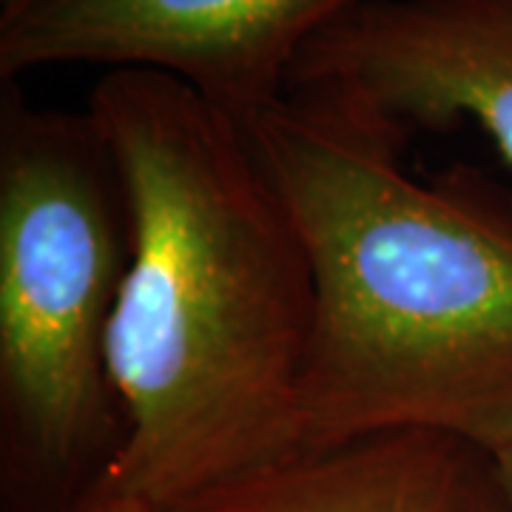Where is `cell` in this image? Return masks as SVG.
Here are the masks:
<instances>
[{
  "label": "cell",
  "mask_w": 512,
  "mask_h": 512,
  "mask_svg": "<svg viewBox=\"0 0 512 512\" xmlns=\"http://www.w3.org/2000/svg\"><path fill=\"white\" fill-rule=\"evenodd\" d=\"M3 3H9V0H0V6H3Z\"/></svg>",
  "instance_id": "obj_9"
},
{
  "label": "cell",
  "mask_w": 512,
  "mask_h": 512,
  "mask_svg": "<svg viewBox=\"0 0 512 512\" xmlns=\"http://www.w3.org/2000/svg\"><path fill=\"white\" fill-rule=\"evenodd\" d=\"M171 512H510L490 450L399 430L293 456Z\"/></svg>",
  "instance_id": "obj_6"
},
{
  "label": "cell",
  "mask_w": 512,
  "mask_h": 512,
  "mask_svg": "<svg viewBox=\"0 0 512 512\" xmlns=\"http://www.w3.org/2000/svg\"><path fill=\"white\" fill-rule=\"evenodd\" d=\"M131 259V205L86 111L0 92V433L18 478L92 481L120 444L109 328Z\"/></svg>",
  "instance_id": "obj_3"
},
{
  "label": "cell",
  "mask_w": 512,
  "mask_h": 512,
  "mask_svg": "<svg viewBox=\"0 0 512 512\" xmlns=\"http://www.w3.org/2000/svg\"><path fill=\"white\" fill-rule=\"evenodd\" d=\"M313 274L302 450L433 430L512 439V188L476 165L407 168L410 134L288 89L237 117Z\"/></svg>",
  "instance_id": "obj_2"
},
{
  "label": "cell",
  "mask_w": 512,
  "mask_h": 512,
  "mask_svg": "<svg viewBox=\"0 0 512 512\" xmlns=\"http://www.w3.org/2000/svg\"><path fill=\"white\" fill-rule=\"evenodd\" d=\"M495 467H498V478H501V487H504V498H507V507L512 512V439L507 444H501L493 453Z\"/></svg>",
  "instance_id": "obj_8"
},
{
  "label": "cell",
  "mask_w": 512,
  "mask_h": 512,
  "mask_svg": "<svg viewBox=\"0 0 512 512\" xmlns=\"http://www.w3.org/2000/svg\"><path fill=\"white\" fill-rule=\"evenodd\" d=\"M288 89L410 137L473 123L512 168V0H365L305 46Z\"/></svg>",
  "instance_id": "obj_5"
},
{
  "label": "cell",
  "mask_w": 512,
  "mask_h": 512,
  "mask_svg": "<svg viewBox=\"0 0 512 512\" xmlns=\"http://www.w3.org/2000/svg\"><path fill=\"white\" fill-rule=\"evenodd\" d=\"M63 512H163L140 498H77V504Z\"/></svg>",
  "instance_id": "obj_7"
},
{
  "label": "cell",
  "mask_w": 512,
  "mask_h": 512,
  "mask_svg": "<svg viewBox=\"0 0 512 512\" xmlns=\"http://www.w3.org/2000/svg\"><path fill=\"white\" fill-rule=\"evenodd\" d=\"M89 111L131 205L106 362L120 444L80 498L180 504L302 450L308 251L234 114L151 69L103 72Z\"/></svg>",
  "instance_id": "obj_1"
},
{
  "label": "cell",
  "mask_w": 512,
  "mask_h": 512,
  "mask_svg": "<svg viewBox=\"0 0 512 512\" xmlns=\"http://www.w3.org/2000/svg\"><path fill=\"white\" fill-rule=\"evenodd\" d=\"M365 0H9L0 80L89 63L151 69L245 117L288 92L305 46Z\"/></svg>",
  "instance_id": "obj_4"
}]
</instances>
